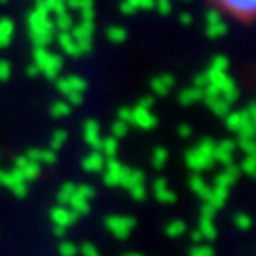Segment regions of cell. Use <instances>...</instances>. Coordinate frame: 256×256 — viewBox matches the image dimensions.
I'll return each mask as SVG.
<instances>
[{
    "label": "cell",
    "mask_w": 256,
    "mask_h": 256,
    "mask_svg": "<svg viewBox=\"0 0 256 256\" xmlns=\"http://www.w3.org/2000/svg\"><path fill=\"white\" fill-rule=\"evenodd\" d=\"M28 34L34 47H47L56 38L52 22V0H38L34 9L28 13Z\"/></svg>",
    "instance_id": "1"
},
{
    "label": "cell",
    "mask_w": 256,
    "mask_h": 256,
    "mask_svg": "<svg viewBox=\"0 0 256 256\" xmlns=\"http://www.w3.org/2000/svg\"><path fill=\"white\" fill-rule=\"evenodd\" d=\"M207 73V70H205ZM205 94H214V96H220L226 102H235L239 90H237V84L235 79L230 77L228 73H207V88H205Z\"/></svg>",
    "instance_id": "2"
},
{
    "label": "cell",
    "mask_w": 256,
    "mask_h": 256,
    "mask_svg": "<svg viewBox=\"0 0 256 256\" xmlns=\"http://www.w3.org/2000/svg\"><path fill=\"white\" fill-rule=\"evenodd\" d=\"M214 148H216V141L203 139L198 146L188 150L186 152V164H188V169L196 171V175L201 173V171H210L212 166H214Z\"/></svg>",
    "instance_id": "3"
},
{
    "label": "cell",
    "mask_w": 256,
    "mask_h": 256,
    "mask_svg": "<svg viewBox=\"0 0 256 256\" xmlns=\"http://www.w3.org/2000/svg\"><path fill=\"white\" fill-rule=\"evenodd\" d=\"M224 120H226V128L237 132L239 139H254V120H256L254 105H248L244 111H230Z\"/></svg>",
    "instance_id": "4"
},
{
    "label": "cell",
    "mask_w": 256,
    "mask_h": 256,
    "mask_svg": "<svg viewBox=\"0 0 256 256\" xmlns=\"http://www.w3.org/2000/svg\"><path fill=\"white\" fill-rule=\"evenodd\" d=\"M32 58H34V66L38 68V73H43L45 77L50 79H56L60 75L62 70V58L58 54L50 52L47 47H34V52H32Z\"/></svg>",
    "instance_id": "5"
},
{
    "label": "cell",
    "mask_w": 256,
    "mask_h": 256,
    "mask_svg": "<svg viewBox=\"0 0 256 256\" xmlns=\"http://www.w3.org/2000/svg\"><path fill=\"white\" fill-rule=\"evenodd\" d=\"M216 11H218L222 18L224 13L233 15L235 20H252V15L256 11V4L254 2H237V0H224V2H218V4H212Z\"/></svg>",
    "instance_id": "6"
},
{
    "label": "cell",
    "mask_w": 256,
    "mask_h": 256,
    "mask_svg": "<svg viewBox=\"0 0 256 256\" xmlns=\"http://www.w3.org/2000/svg\"><path fill=\"white\" fill-rule=\"evenodd\" d=\"M68 34L73 36V41L77 43L79 52L90 54L92 52V36H94V22H79L73 24V28L68 30Z\"/></svg>",
    "instance_id": "7"
},
{
    "label": "cell",
    "mask_w": 256,
    "mask_h": 256,
    "mask_svg": "<svg viewBox=\"0 0 256 256\" xmlns=\"http://www.w3.org/2000/svg\"><path fill=\"white\" fill-rule=\"evenodd\" d=\"M105 224H107V230L116 239H126L132 233V228L137 222H134V218H130V216H109L105 220Z\"/></svg>",
    "instance_id": "8"
},
{
    "label": "cell",
    "mask_w": 256,
    "mask_h": 256,
    "mask_svg": "<svg viewBox=\"0 0 256 256\" xmlns=\"http://www.w3.org/2000/svg\"><path fill=\"white\" fill-rule=\"evenodd\" d=\"M0 186H4V188H9L15 196H26L28 194V184L24 182L22 175L11 169V171H0Z\"/></svg>",
    "instance_id": "9"
},
{
    "label": "cell",
    "mask_w": 256,
    "mask_h": 256,
    "mask_svg": "<svg viewBox=\"0 0 256 256\" xmlns=\"http://www.w3.org/2000/svg\"><path fill=\"white\" fill-rule=\"evenodd\" d=\"M58 90L64 94V96H70V94H82L88 90V82L84 77L79 75H66V77H60L58 79Z\"/></svg>",
    "instance_id": "10"
},
{
    "label": "cell",
    "mask_w": 256,
    "mask_h": 256,
    "mask_svg": "<svg viewBox=\"0 0 256 256\" xmlns=\"http://www.w3.org/2000/svg\"><path fill=\"white\" fill-rule=\"evenodd\" d=\"M50 218H52L56 228H64V230H66L68 226H73V224L77 222V216L70 212L68 207H62V205L54 207V210L50 212Z\"/></svg>",
    "instance_id": "11"
},
{
    "label": "cell",
    "mask_w": 256,
    "mask_h": 256,
    "mask_svg": "<svg viewBox=\"0 0 256 256\" xmlns=\"http://www.w3.org/2000/svg\"><path fill=\"white\" fill-rule=\"evenodd\" d=\"M122 171H124V164L120 162L118 158L107 160V162H105V169H102V180H105V184L109 188H120Z\"/></svg>",
    "instance_id": "12"
},
{
    "label": "cell",
    "mask_w": 256,
    "mask_h": 256,
    "mask_svg": "<svg viewBox=\"0 0 256 256\" xmlns=\"http://www.w3.org/2000/svg\"><path fill=\"white\" fill-rule=\"evenodd\" d=\"M235 141L230 139H222L220 143H216L214 148V162H222L230 166V162H233V154H235Z\"/></svg>",
    "instance_id": "13"
},
{
    "label": "cell",
    "mask_w": 256,
    "mask_h": 256,
    "mask_svg": "<svg viewBox=\"0 0 256 256\" xmlns=\"http://www.w3.org/2000/svg\"><path fill=\"white\" fill-rule=\"evenodd\" d=\"M13 169L22 175L26 184H28L30 180H36L38 175H41V166L34 164V162H30L26 156H18V158H15V166H13Z\"/></svg>",
    "instance_id": "14"
},
{
    "label": "cell",
    "mask_w": 256,
    "mask_h": 256,
    "mask_svg": "<svg viewBox=\"0 0 256 256\" xmlns=\"http://www.w3.org/2000/svg\"><path fill=\"white\" fill-rule=\"evenodd\" d=\"M120 186L126 188L128 192H130L132 188H137V186H146V175H143V171H139V169H130V166H124L122 180H120Z\"/></svg>",
    "instance_id": "15"
},
{
    "label": "cell",
    "mask_w": 256,
    "mask_h": 256,
    "mask_svg": "<svg viewBox=\"0 0 256 256\" xmlns=\"http://www.w3.org/2000/svg\"><path fill=\"white\" fill-rule=\"evenodd\" d=\"M84 139L90 148H94V152L100 150V143H102V137H100V126L96 120H86L84 124Z\"/></svg>",
    "instance_id": "16"
},
{
    "label": "cell",
    "mask_w": 256,
    "mask_h": 256,
    "mask_svg": "<svg viewBox=\"0 0 256 256\" xmlns=\"http://www.w3.org/2000/svg\"><path fill=\"white\" fill-rule=\"evenodd\" d=\"M132 109V118H130V124L139 126V128H154L158 124V118L152 114L148 109H141V107H130Z\"/></svg>",
    "instance_id": "17"
},
{
    "label": "cell",
    "mask_w": 256,
    "mask_h": 256,
    "mask_svg": "<svg viewBox=\"0 0 256 256\" xmlns=\"http://www.w3.org/2000/svg\"><path fill=\"white\" fill-rule=\"evenodd\" d=\"M154 196L158 198L160 203H164V205H171L178 201V196H175V192L169 188V184H166V180H156L154 182Z\"/></svg>",
    "instance_id": "18"
},
{
    "label": "cell",
    "mask_w": 256,
    "mask_h": 256,
    "mask_svg": "<svg viewBox=\"0 0 256 256\" xmlns=\"http://www.w3.org/2000/svg\"><path fill=\"white\" fill-rule=\"evenodd\" d=\"M173 86H175V77H173V75H156V77L150 82L152 92L158 94V96L169 94V92L173 90Z\"/></svg>",
    "instance_id": "19"
},
{
    "label": "cell",
    "mask_w": 256,
    "mask_h": 256,
    "mask_svg": "<svg viewBox=\"0 0 256 256\" xmlns=\"http://www.w3.org/2000/svg\"><path fill=\"white\" fill-rule=\"evenodd\" d=\"M203 100L207 102V107H210L216 116L220 118H226L230 114V102H226L220 96H214V94H203Z\"/></svg>",
    "instance_id": "20"
},
{
    "label": "cell",
    "mask_w": 256,
    "mask_h": 256,
    "mask_svg": "<svg viewBox=\"0 0 256 256\" xmlns=\"http://www.w3.org/2000/svg\"><path fill=\"white\" fill-rule=\"evenodd\" d=\"M105 156L100 154V152H92V154H88L86 158H84V162H82V166H84V171H88V173H98V171H102L105 169Z\"/></svg>",
    "instance_id": "21"
},
{
    "label": "cell",
    "mask_w": 256,
    "mask_h": 256,
    "mask_svg": "<svg viewBox=\"0 0 256 256\" xmlns=\"http://www.w3.org/2000/svg\"><path fill=\"white\" fill-rule=\"evenodd\" d=\"M56 41H58L60 45V50L68 56V58H77V56H82V52H79V47L77 43L73 41V36L68 34V32H60L58 36H56Z\"/></svg>",
    "instance_id": "22"
},
{
    "label": "cell",
    "mask_w": 256,
    "mask_h": 256,
    "mask_svg": "<svg viewBox=\"0 0 256 256\" xmlns=\"http://www.w3.org/2000/svg\"><path fill=\"white\" fill-rule=\"evenodd\" d=\"M239 180V166H226V169H224L222 173H218L216 175V186H222V188H230L233 186V184Z\"/></svg>",
    "instance_id": "23"
},
{
    "label": "cell",
    "mask_w": 256,
    "mask_h": 256,
    "mask_svg": "<svg viewBox=\"0 0 256 256\" xmlns=\"http://www.w3.org/2000/svg\"><path fill=\"white\" fill-rule=\"evenodd\" d=\"M26 158L30 160V162H34V164H52L56 162V154L52 150H28L26 152Z\"/></svg>",
    "instance_id": "24"
},
{
    "label": "cell",
    "mask_w": 256,
    "mask_h": 256,
    "mask_svg": "<svg viewBox=\"0 0 256 256\" xmlns=\"http://www.w3.org/2000/svg\"><path fill=\"white\" fill-rule=\"evenodd\" d=\"M190 188L192 192H194L196 196H201L203 198V203L210 201V194H212V188L205 184V180L201 178V175H192V180H190Z\"/></svg>",
    "instance_id": "25"
},
{
    "label": "cell",
    "mask_w": 256,
    "mask_h": 256,
    "mask_svg": "<svg viewBox=\"0 0 256 256\" xmlns=\"http://www.w3.org/2000/svg\"><path fill=\"white\" fill-rule=\"evenodd\" d=\"M226 198H228V190L222 188V186H214L212 188V194H210V201H207V205H212L216 212L222 210L224 205H226Z\"/></svg>",
    "instance_id": "26"
},
{
    "label": "cell",
    "mask_w": 256,
    "mask_h": 256,
    "mask_svg": "<svg viewBox=\"0 0 256 256\" xmlns=\"http://www.w3.org/2000/svg\"><path fill=\"white\" fill-rule=\"evenodd\" d=\"M13 32H15L13 20H9V18H0V50H4V47L11 43Z\"/></svg>",
    "instance_id": "27"
},
{
    "label": "cell",
    "mask_w": 256,
    "mask_h": 256,
    "mask_svg": "<svg viewBox=\"0 0 256 256\" xmlns=\"http://www.w3.org/2000/svg\"><path fill=\"white\" fill-rule=\"evenodd\" d=\"M203 90H196V88H186V90H182L180 92V102L184 107H188V105H194V102H198V100H203Z\"/></svg>",
    "instance_id": "28"
},
{
    "label": "cell",
    "mask_w": 256,
    "mask_h": 256,
    "mask_svg": "<svg viewBox=\"0 0 256 256\" xmlns=\"http://www.w3.org/2000/svg\"><path fill=\"white\" fill-rule=\"evenodd\" d=\"M54 28L58 30V32H68L70 28H73V18H70V13L68 11H64V13H58V15H54Z\"/></svg>",
    "instance_id": "29"
},
{
    "label": "cell",
    "mask_w": 256,
    "mask_h": 256,
    "mask_svg": "<svg viewBox=\"0 0 256 256\" xmlns=\"http://www.w3.org/2000/svg\"><path fill=\"white\" fill-rule=\"evenodd\" d=\"M196 230L203 235V239H207V242H212V239H216V235H218V230H216V224L210 218H201V220H198V228Z\"/></svg>",
    "instance_id": "30"
},
{
    "label": "cell",
    "mask_w": 256,
    "mask_h": 256,
    "mask_svg": "<svg viewBox=\"0 0 256 256\" xmlns=\"http://www.w3.org/2000/svg\"><path fill=\"white\" fill-rule=\"evenodd\" d=\"M98 152L105 156V160H114L116 154H118V141L114 137H105V139H102V143H100Z\"/></svg>",
    "instance_id": "31"
},
{
    "label": "cell",
    "mask_w": 256,
    "mask_h": 256,
    "mask_svg": "<svg viewBox=\"0 0 256 256\" xmlns=\"http://www.w3.org/2000/svg\"><path fill=\"white\" fill-rule=\"evenodd\" d=\"M70 107L66 100H56V102H52V109H50V114H52V118H56V120H62V118H68L70 116Z\"/></svg>",
    "instance_id": "32"
},
{
    "label": "cell",
    "mask_w": 256,
    "mask_h": 256,
    "mask_svg": "<svg viewBox=\"0 0 256 256\" xmlns=\"http://www.w3.org/2000/svg\"><path fill=\"white\" fill-rule=\"evenodd\" d=\"M68 210L73 212L75 216H84V214L90 212V201H86V198L73 194V198H70V203H68Z\"/></svg>",
    "instance_id": "33"
},
{
    "label": "cell",
    "mask_w": 256,
    "mask_h": 256,
    "mask_svg": "<svg viewBox=\"0 0 256 256\" xmlns=\"http://www.w3.org/2000/svg\"><path fill=\"white\" fill-rule=\"evenodd\" d=\"M73 194H75V184H62V188L58 190V203L62 205V207H66L68 203H70V198H73Z\"/></svg>",
    "instance_id": "34"
},
{
    "label": "cell",
    "mask_w": 256,
    "mask_h": 256,
    "mask_svg": "<svg viewBox=\"0 0 256 256\" xmlns=\"http://www.w3.org/2000/svg\"><path fill=\"white\" fill-rule=\"evenodd\" d=\"M164 233L169 235L171 239L182 237L184 233H186V222H184V220H173V222H169V224L164 226Z\"/></svg>",
    "instance_id": "35"
},
{
    "label": "cell",
    "mask_w": 256,
    "mask_h": 256,
    "mask_svg": "<svg viewBox=\"0 0 256 256\" xmlns=\"http://www.w3.org/2000/svg\"><path fill=\"white\" fill-rule=\"evenodd\" d=\"M207 73H228V58L226 56H216L210 68H207Z\"/></svg>",
    "instance_id": "36"
},
{
    "label": "cell",
    "mask_w": 256,
    "mask_h": 256,
    "mask_svg": "<svg viewBox=\"0 0 256 256\" xmlns=\"http://www.w3.org/2000/svg\"><path fill=\"white\" fill-rule=\"evenodd\" d=\"M126 36H128V32L122 26H109L107 28V38L111 43H124Z\"/></svg>",
    "instance_id": "37"
},
{
    "label": "cell",
    "mask_w": 256,
    "mask_h": 256,
    "mask_svg": "<svg viewBox=\"0 0 256 256\" xmlns=\"http://www.w3.org/2000/svg\"><path fill=\"white\" fill-rule=\"evenodd\" d=\"M166 158H169V152H166V148H156L154 154H152V164H154V169H162Z\"/></svg>",
    "instance_id": "38"
},
{
    "label": "cell",
    "mask_w": 256,
    "mask_h": 256,
    "mask_svg": "<svg viewBox=\"0 0 256 256\" xmlns=\"http://www.w3.org/2000/svg\"><path fill=\"white\" fill-rule=\"evenodd\" d=\"M66 139H68V134H66V130H56L54 134H52V141H50V150L54 152H58L64 143H66Z\"/></svg>",
    "instance_id": "39"
},
{
    "label": "cell",
    "mask_w": 256,
    "mask_h": 256,
    "mask_svg": "<svg viewBox=\"0 0 256 256\" xmlns=\"http://www.w3.org/2000/svg\"><path fill=\"white\" fill-rule=\"evenodd\" d=\"M226 22H218V24H212V26H207V36L210 38H222L224 34H226Z\"/></svg>",
    "instance_id": "40"
},
{
    "label": "cell",
    "mask_w": 256,
    "mask_h": 256,
    "mask_svg": "<svg viewBox=\"0 0 256 256\" xmlns=\"http://www.w3.org/2000/svg\"><path fill=\"white\" fill-rule=\"evenodd\" d=\"M75 196H82V198H86V201H92L94 188L90 186V184H79V186H75Z\"/></svg>",
    "instance_id": "41"
},
{
    "label": "cell",
    "mask_w": 256,
    "mask_h": 256,
    "mask_svg": "<svg viewBox=\"0 0 256 256\" xmlns=\"http://www.w3.org/2000/svg\"><path fill=\"white\" fill-rule=\"evenodd\" d=\"M126 132H128V126L124 122H114V126H111V137H114L116 141H120L122 137H126Z\"/></svg>",
    "instance_id": "42"
},
{
    "label": "cell",
    "mask_w": 256,
    "mask_h": 256,
    "mask_svg": "<svg viewBox=\"0 0 256 256\" xmlns=\"http://www.w3.org/2000/svg\"><path fill=\"white\" fill-rule=\"evenodd\" d=\"M77 254H82V256H100L98 248H96L94 244H88V242H84L82 246H77Z\"/></svg>",
    "instance_id": "43"
},
{
    "label": "cell",
    "mask_w": 256,
    "mask_h": 256,
    "mask_svg": "<svg viewBox=\"0 0 256 256\" xmlns=\"http://www.w3.org/2000/svg\"><path fill=\"white\" fill-rule=\"evenodd\" d=\"M58 252H60V256H77V246L73 242H68V239H64L58 248Z\"/></svg>",
    "instance_id": "44"
},
{
    "label": "cell",
    "mask_w": 256,
    "mask_h": 256,
    "mask_svg": "<svg viewBox=\"0 0 256 256\" xmlns=\"http://www.w3.org/2000/svg\"><path fill=\"white\" fill-rule=\"evenodd\" d=\"M88 4H92V0H64V6H66V11H84Z\"/></svg>",
    "instance_id": "45"
},
{
    "label": "cell",
    "mask_w": 256,
    "mask_h": 256,
    "mask_svg": "<svg viewBox=\"0 0 256 256\" xmlns=\"http://www.w3.org/2000/svg\"><path fill=\"white\" fill-rule=\"evenodd\" d=\"M235 148L244 150L246 156H254V141L252 139H237L235 141Z\"/></svg>",
    "instance_id": "46"
},
{
    "label": "cell",
    "mask_w": 256,
    "mask_h": 256,
    "mask_svg": "<svg viewBox=\"0 0 256 256\" xmlns=\"http://www.w3.org/2000/svg\"><path fill=\"white\" fill-rule=\"evenodd\" d=\"M235 226L242 228V230H248V228L252 226V218L248 214H237L235 216Z\"/></svg>",
    "instance_id": "47"
},
{
    "label": "cell",
    "mask_w": 256,
    "mask_h": 256,
    "mask_svg": "<svg viewBox=\"0 0 256 256\" xmlns=\"http://www.w3.org/2000/svg\"><path fill=\"white\" fill-rule=\"evenodd\" d=\"M137 11H139L137 0H126V2L120 4V13H124V15H134Z\"/></svg>",
    "instance_id": "48"
},
{
    "label": "cell",
    "mask_w": 256,
    "mask_h": 256,
    "mask_svg": "<svg viewBox=\"0 0 256 256\" xmlns=\"http://www.w3.org/2000/svg\"><path fill=\"white\" fill-rule=\"evenodd\" d=\"M154 9L162 15V18H166V15H171V11H173V4L169 2V0H158V2L154 4Z\"/></svg>",
    "instance_id": "49"
},
{
    "label": "cell",
    "mask_w": 256,
    "mask_h": 256,
    "mask_svg": "<svg viewBox=\"0 0 256 256\" xmlns=\"http://www.w3.org/2000/svg\"><path fill=\"white\" fill-rule=\"evenodd\" d=\"M190 256H214V250L210 246H205V244H201V246H194L190 250Z\"/></svg>",
    "instance_id": "50"
},
{
    "label": "cell",
    "mask_w": 256,
    "mask_h": 256,
    "mask_svg": "<svg viewBox=\"0 0 256 256\" xmlns=\"http://www.w3.org/2000/svg\"><path fill=\"white\" fill-rule=\"evenodd\" d=\"M205 20H207V26H212V24H218V22H222L224 18L222 15L218 13L214 9V6H210V9H207V13H205Z\"/></svg>",
    "instance_id": "51"
},
{
    "label": "cell",
    "mask_w": 256,
    "mask_h": 256,
    "mask_svg": "<svg viewBox=\"0 0 256 256\" xmlns=\"http://www.w3.org/2000/svg\"><path fill=\"white\" fill-rule=\"evenodd\" d=\"M130 118H132V109L130 107H122L118 111V122H124L126 126H130Z\"/></svg>",
    "instance_id": "52"
},
{
    "label": "cell",
    "mask_w": 256,
    "mask_h": 256,
    "mask_svg": "<svg viewBox=\"0 0 256 256\" xmlns=\"http://www.w3.org/2000/svg\"><path fill=\"white\" fill-rule=\"evenodd\" d=\"M11 77V64L0 58V82H6Z\"/></svg>",
    "instance_id": "53"
},
{
    "label": "cell",
    "mask_w": 256,
    "mask_h": 256,
    "mask_svg": "<svg viewBox=\"0 0 256 256\" xmlns=\"http://www.w3.org/2000/svg\"><path fill=\"white\" fill-rule=\"evenodd\" d=\"M192 88H196V90H203L205 92V88H207V73H205V70L194 77V84H192Z\"/></svg>",
    "instance_id": "54"
},
{
    "label": "cell",
    "mask_w": 256,
    "mask_h": 256,
    "mask_svg": "<svg viewBox=\"0 0 256 256\" xmlns=\"http://www.w3.org/2000/svg\"><path fill=\"white\" fill-rule=\"evenodd\" d=\"M254 156H246V160H244V162H242V169H239V171H244L246 175H252L254 173Z\"/></svg>",
    "instance_id": "55"
},
{
    "label": "cell",
    "mask_w": 256,
    "mask_h": 256,
    "mask_svg": "<svg viewBox=\"0 0 256 256\" xmlns=\"http://www.w3.org/2000/svg\"><path fill=\"white\" fill-rule=\"evenodd\" d=\"M146 186H137V188H132L130 190V196L134 198V201H143V198H146Z\"/></svg>",
    "instance_id": "56"
},
{
    "label": "cell",
    "mask_w": 256,
    "mask_h": 256,
    "mask_svg": "<svg viewBox=\"0 0 256 256\" xmlns=\"http://www.w3.org/2000/svg\"><path fill=\"white\" fill-rule=\"evenodd\" d=\"M137 107H141V109H152V107H154V96H143V98L137 102Z\"/></svg>",
    "instance_id": "57"
},
{
    "label": "cell",
    "mask_w": 256,
    "mask_h": 256,
    "mask_svg": "<svg viewBox=\"0 0 256 256\" xmlns=\"http://www.w3.org/2000/svg\"><path fill=\"white\" fill-rule=\"evenodd\" d=\"M154 0H137V6H139V11H150V9H154Z\"/></svg>",
    "instance_id": "58"
},
{
    "label": "cell",
    "mask_w": 256,
    "mask_h": 256,
    "mask_svg": "<svg viewBox=\"0 0 256 256\" xmlns=\"http://www.w3.org/2000/svg\"><path fill=\"white\" fill-rule=\"evenodd\" d=\"M178 134H180L182 139H190V137H192V128L186 126V124H182V126L178 128Z\"/></svg>",
    "instance_id": "59"
},
{
    "label": "cell",
    "mask_w": 256,
    "mask_h": 256,
    "mask_svg": "<svg viewBox=\"0 0 256 256\" xmlns=\"http://www.w3.org/2000/svg\"><path fill=\"white\" fill-rule=\"evenodd\" d=\"M180 22L184 24V26H190V24H192V13H188V11H184V13L180 15Z\"/></svg>",
    "instance_id": "60"
},
{
    "label": "cell",
    "mask_w": 256,
    "mask_h": 256,
    "mask_svg": "<svg viewBox=\"0 0 256 256\" xmlns=\"http://www.w3.org/2000/svg\"><path fill=\"white\" fill-rule=\"evenodd\" d=\"M190 239H192V242H194V246H201V244L205 242V239H203V235L198 233V230H194V233L190 235Z\"/></svg>",
    "instance_id": "61"
},
{
    "label": "cell",
    "mask_w": 256,
    "mask_h": 256,
    "mask_svg": "<svg viewBox=\"0 0 256 256\" xmlns=\"http://www.w3.org/2000/svg\"><path fill=\"white\" fill-rule=\"evenodd\" d=\"M26 73H28L30 77H34V75H38V68L34 66V64H30V66H28V70H26Z\"/></svg>",
    "instance_id": "62"
},
{
    "label": "cell",
    "mask_w": 256,
    "mask_h": 256,
    "mask_svg": "<svg viewBox=\"0 0 256 256\" xmlns=\"http://www.w3.org/2000/svg\"><path fill=\"white\" fill-rule=\"evenodd\" d=\"M54 233L58 235V237H62V235H64V228H56V226H54Z\"/></svg>",
    "instance_id": "63"
},
{
    "label": "cell",
    "mask_w": 256,
    "mask_h": 256,
    "mask_svg": "<svg viewBox=\"0 0 256 256\" xmlns=\"http://www.w3.org/2000/svg\"><path fill=\"white\" fill-rule=\"evenodd\" d=\"M124 256H143V254H139V252H130V254H124Z\"/></svg>",
    "instance_id": "64"
}]
</instances>
